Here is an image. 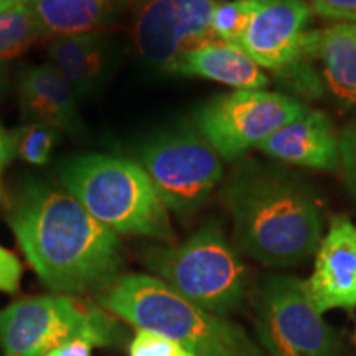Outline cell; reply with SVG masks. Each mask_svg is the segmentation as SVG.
Masks as SVG:
<instances>
[{
	"mask_svg": "<svg viewBox=\"0 0 356 356\" xmlns=\"http://www.w3.org/2000/svg\"><path fill=\"white\" fill-rule=\"evenodd\" d=\"M170 73L210 79L234 88V91L267 89L270 84L266 71L238 44L216 38L186 53Z\"/></svg>",
	"mask_w": 356,
	"mask_h": 356,
	"instance_id": "cell-17",
	"label": "cell"
},
{
	"mask_svg": "<svg viewBox=\"0 0 356 356\" xmlns=\"http://www.w3.org/2000/svg\"><path fill=\"white\" fill-rule=\"evenodd\" d=\"M48 63L63 76L78 99L96 95L104 86L114 61V47L104 30L53 38Z\"/></svg>",
	"mask_w": 356,
	"mask_h": 356,
	"instance_id": "cell-15",
	"label": "cell"
},
{
	"mask_svg": "<svg viewBox=\"0 0 356 356\" xmlns=\"http://www.w3.org/2000/svg\"><path fill=\"white\" fill-rule=\"evenodd\" d=\"M318 60L327 89L345 108H356V24L338 22L305 32L302 58Z\"/></svg>",
	"mask_w": 356,
	"mask_h": 356,
	"instance_id": "cell-16",
	"label": "cell"
},
{
	"mask_svg": "<svg viewBox=\"0 0 356 356\" xmlns=\"http://www.w3.org/2000/svg\"><path fill=\"white\" fill-rule=\"evenodd\" d=\"M92 348H96V345L88 338H74L44 356H92Z\"/></svg>",
	"mask_w": 356,
	"mask_h": 356,
	"instance_id": "cell-26",
	"label": "cell"
},
{
	"mask_svg": "<svg viewBox=\"0 0 356 356\" xmlns=\"http://www.w3.org/2000/svg\"><path fill=\"white\" fill-rule=\"evenodd\" d=\"M340 167L356 193V126L346 129L340 137Z\"/></svg>",
	"mask_w": 356,
	"mask_h": 356,
	"instance_id": "cell-25",
	"label": "cell"
},
{
	"mask_svg": "<svg viewBox=\"0 0 356 356\" xmlns=\"http://www.w3.org/2000/svg\"><path fill=\"white\" fill-rule=\"evenodd\" d=\"M226 203L236 241L273 267L310 259L323 238L322 208L305 184L279 168L246 165L231 178Z\"/></svg>",
	"mask_w": 356,
	"mask_h": 356,
	"instance_id": "cell-2",
	"label": "cell"
},
{
	"mask_svg": "<svg viewBox=\"0 0 356 356\" xmlns=\"http://www.w3.org/2000/svg\"><path fill=\"white\" fill-rule=\"evenodd\" d=\"M307 111L305 102L282 92L233 91L203 104L195 127L221 159L233 162Z\"/></svg>",
	"mask_w": 356,
	"mask_h": 356,
	"instance_id": "cell-8",
	"label": "cell"
},
{
	"mask_svg": "<svg viewBox=\"0 0 356 356\" xmlns=\"http://www.w3.org/2000/svg\"><path fill=\"white\" fill-rule=\"evenodd\" d=\"M256 332L269 356H338V341L305 282L270 275L256 300Z\"/></svg>",
	"mask_w": 356,
	"mask_h": 356,
	"instance_id": "cell-9",
	"label": "cell"
},
{
	"mask_svg": "<svg viewBox=\"0 0 356 356\" xmlns=\"http://www.w3.org/2000/svg\"><path fill=\"white\" fill-rule=\"evenodd\" d=\"M66 191L115 234L170 241L168 208L136 160L106 154L68 159L58 167Z\"/></svg>",
	"mask_w": 356,
	"mask_h": 356,
	"instance_id": "cell-4",
	"label": "cell"
},
{
	"mask_svg": "<svg viewBox=\"0 0 356 356\" xmlns=\"http://www.w3.org/2000/svg\"><path fill=\"white\" fill-rule=\"evenodd\" d=\"M129 356H193L185 346L157 332L137 328L129 343Z\"/></svg>",
	"mask_w": 356,
	"mask_h": 356,
	"instance_id": "cell-22",
	"label": "cell"
},
{
	"mask_svg": "<svg viewBox=\"0 0 356 356\" xmlns=\"http://www.w3.org/2000/svg\"><path fill=\"white\" fill-rule=\"evenodd\" d=\"M44 37L99 32L126 13L131 0H32L29 3Z\"/></svg>",
	"mask_w": 356,
	"mask_h": 356,
	"instance_id": "cell-18",
	"label": "cell"
},
{
	"mask_svg": "<svg viewBox=\"0 0 356 356\" xmlns=\"http://www.w3.org/2000/svg\"><path fill=\"white\" fill-rule=\"evenodd\" d=\"M15 144H13V137L10 132H7L6 129L0 126V184H2V177L8 163L12 162V159L15 157Z\"/></svg>",
	"mask_w": 356,
	"mask_h": 356,
	"instance_id": "cell-27",
	"label": "cell"
},
{
	"mask_svg": "<svg viewBox=\"0 0 356 356\" xmlns=\"http://www.w3.org/2000/svg\"><path fill=\"white\" fill-rule=\"evenodd\" d=\"M216 0H136L132 40L142 60L172 71L186 53L215 40Z\"/></svg>",
	"mask_w": 356,
	"mask_h": 356,
	"instance_id": "cell-10",
	"label": "cell"
},
{
	"mask_svg": "<svg viewBox=\"0 0 356 356\" xmlns=\"http://www.w3.org/2000/svg\"><path fill=\"white\" fill-rule=\"evenodd\" d=\"M8 222L29 264L53 293H99L121 275L118 234L68 191L29 184L13 202Z\"/></svg>",
	"mask_w": 356,
	"mask_h": 356,
	"instance_id": "cell-1",
	"label": "cell"
},
{
	"mask_svg": "<svg viewBox=\"0 0 356 356\" xmlns=\"http://www.w3.org/2000/svg\"><path fill=\"white\" fill-rule=\"evenodd\" d=\"M74 338L119 346L126 332L102 307L66 293L25 297L0 310V346L6 356H44Z\"/></svg>",
	"mask_w": 356,
	"mask_h": 356,
	"instance_id": "cell-6",
	"label": "cell"
},
{
	"mask_svg": "<svg viewBox=\"0 0 356 356\" xmlns=\"http://www.w3.org/2000/svg\"><path fill=\"white\" fill-rule=\"evenodd\" d=\"M137 162L165 207L180 216L200 210L222 178V159L198 129L186 122L147 139Z\"/></svg>",
	"mask_w": 356,
	"mask_h": 356,
	"instance_id": "cell-7",
	"label": "cell"
},
{
	"mask_svg": "<svg viewBox=\"0 0 356 356\" xmlns=\"http://www.w3.org/2000/svg\"><path fill=\"white\" fill-rule=\"evenodd\" d=\"M310 8L327 19L356 24V0H310Z\"/></svg>",
	"mask_w": 356,
	"mask_h": 356,
	"instance_id": "cell-24",
	"label": "cell"
},
{
	"mask_svg": "<svg viewBox=\"0 0 356 356\" xmlns=\"http://www.w3.org/2000/svg\"><path fill=\"white\" fill-rule=\"evenodd\" d=\"M24 266L19 257L0 244V292L17 293L20 291Z\"/></svg>",
	"mask_w": 356,
	"mask_h": 356,
	"instance_id": "cell-23",
	"label": "cell"
},
{
	"mask_svg": "<svg viewBox=\"0 0 356 356\" xmlns=\"http://www.w3.org/2000/svg\"><path fill=\"white\" fill-rule=\"evenodd\" d=\"M96 302L134 327L165 335L193 356H262L239 325L195 305L155 275H119L96 293Z\"/></svg>",
	"mask_w": 356,
	"mask_h": 356,
	"instance_id": "cell-3",
	"label": "cell"
},
{
	"mask_svg": "<svg viewBox=\"0 0 356 356\" xmlns=\"http://www.w3.org/2000/svg\"><path fill=\"white\" fill-rule=\"evenodd\" d=\"M32 0H0V12L10 10V8L20 7V6H29Z\"/></svg>",
	"mask_w": 356,
	"mask_h": 356,
	"instance_id": "cell-28",
	"label": "cell"
},
{
	"mask_svg": "<svg viewBox=\"0 0 356 356\" xmlns=\"http://www.w3.org/2000/svg\"><path fill=\"white\" fill-rule=\"evenodd\" d=\"M318 312L356 309V225L337 216L315 252L310 277L304 280Z\"/></svg>",
	"mask_w": 356,
	"mask_h": 356,
	"instance_id": "cell-12",
	"label": "cell"
},
{
	"mask_svg": "<svg viewBox=\"0 0 356 356\" xmlns=\"http://www.w3.org/2000/svg\"><path fill=\"white\" fill-rule=\"evenodd\" d=\"M310 12L304 0H259L238 47L262 70H291L302 58Z\"/></svg>",
	"mask_w": 356,
	"mask_h": 356,
	"instance_id": "cell-11",
	"label": "cell"
},
{
	"mask_svg": "<svg viewBox=\"0 0 356 356\" xmlns=\"http://www.w3.org/2000/svg\"><path fill=\"white\" fill-rule=\"evenodd\" d=\"M144 261L155 277L220 317L238 310L246 297V267L215 222L175 246L152 248Z\"/></svg>",
	"mask_w": 356,
	"mask_h": 356,
	"instance_id": "cell-5",
	"label": "cell"
},
{
	"mask_svg": "<svg viewBox=\"0 0 356 356\" xmlns=\"http://www.w3.org/2000/svg\"><path fill=\"white\" fill-rule=\"evenodd\" d=\"M259 0H225L216 2L211 15L213 37L238 44Z\"/></svg>",
	"mask_w": 356,
	"mask_h": 356,
	"instance_id": "cell-20",
	"label": "cell"
},
{
	"mask_svg": "<svg viewBox=\"0 0 356 356\" xmlns=\"http://www.w3.org/2000/svg\"><path fill=\"white\" fill-rule=\"evenodd\" d=\"M42 37L44 35L30 6L0 12V61L19 56Z\"/></svg>",
	"mask_w": 356,
	"mask_h": 356,
	"instance_id": "cell-19",
	"label": "cell"
},
{
	"mask_svg": "<svg viewBox=\"0 0 356 356\" xmlns=\"http://www.w3.org/2000/svg\"><path fill=\"white\" fill-rule=\"evenodd\" d=\"M257 150L279 162L312 170L335 172L340 167V139L332 119L322 111H307L280 127Z\"/></svg>",
	"mask_w": 356,
	"mask_h": 356,
	"instance_id": "cell-13",
	"label": "cell"
},
{
	"mask_svg": "<svg viewBox=\"0 0 356 356\" xmlns=\"http://www.w3.org/2000/svg\"><path fill=\"white\" fill-rule=\"evenodd\" d=\"M15 152L32 165H44L50 160L60 131L43 122H29L12 134Z\"/></svg>",
	"mask_w": 356,
	"mask_h": 356,
	"instance_id": "cell-21",
	"label": "cell"
},
{
	"mask_svg": "<svg viewBox=\"0 0 356 356\" xmlns=\"http://www.w3.org/2000/svg\"><path fill=\"white\" fill-rule=\"evenodd\" d=\"M19 95L22 111L30 122H43L74 137L84 132L79 99L50 63L22 71Z\"/></svg>",
	"mask_w": 356,
	"mask_h": 356,
	"instance_id": "cell-14",
	"label": "cell"
}]
</instances>
